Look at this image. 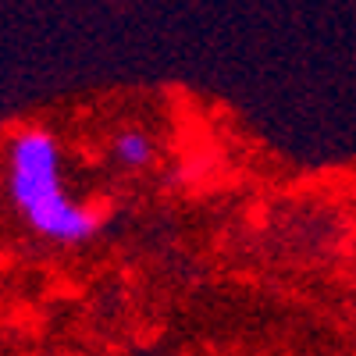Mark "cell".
<instances>
[{"label": "cell", "instance_id": "cell-1", "mask_svg": "<svg viewBox=\"0 0 356 356\" xmlns=\"http://www.w3.org/2000/svg\"><path fill=\"white\" fill-rule=\"evenodd\" d=\"M4 193L25 228L57 246L89 243L100 232V214L72 200L65 186V150L47 125H22L4 146Z\"/></svg>", "mask_w": 356, "mask_h": 356}, {"label": "cell", "instance_id": "cell-2", "mask_svg": "<svg viewBox=\"0 0 356 356\" xmlns=\"http://www.w3.org/2000/svg\"><path fill=\"white\" fill-rule=\"evenodd\" d=\"M111 161L122 171H146L157 161V139L139 125L118 129L111 139Z\"/></svg>", "mask_w": 356, "mask_h": 356}]
</instances>
